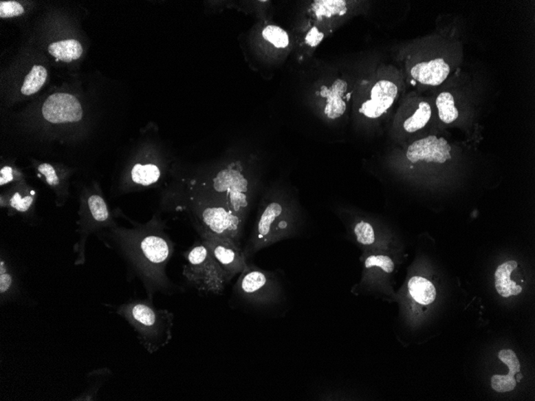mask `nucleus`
<instances>
[{
  "label": "nucleus",
  "instance_id": "20e7f679",
  "mask_svg": "<svg viewBox=\"0 0 535 401\" xmlns=\"http://www.w3.org/2000/svg\"><path fill=\"white\" fill-rule=\"evenodd\" d=\"M232 291L237 304L256 312L274 310L286 300L280 274L264 270L252 263L240 274Z\"/></svg>",
  "mask_w": 535,
  "mask_h": 401
},
{
  "label": "nucleus",
  "instance_id": "9b49d317",
  "mask_svg": "<svg viewBox=\"0 0 535 401\" xmlns=\"http://www.w3.org/2000/svg\"><path fill=\"white\" fill-rule=\"evenodd\" d=\"M397 92L395 83L386 80L378 81L371 89L369 99L364 101L359 109L360 113L368 119L380 118L393 106Z\"/></svg>",
  "mask_w": 535,
  "mask_h": 401
},
{
  "label": "nucleus",
  "instance_id": "39448f33",
  "mask_svg": "<svg viewBox=\"0 0 535 401\" xmlns=\"http://www.w3.org/2000/svg\"><path fill=\"white\" fill-rule=\"evenodd\" d=\"M187 208L195 228L230 238L241 246L245 222L221 199L195 188L188 195Z\"/></svg>",
  "mask_w": 535,
  "mask_h": 401
},
{
  "label": "nucleus",
  "instance_id": "473e14b6",
  "mask_svg": "<svg viewBox=\"0 0 535 401\" xmlns=\"http://www.w3.org/2000/svg\"><path fill=\"white\" fill-rule=\"evenodd\" d=\"M516 375H517L516 381H518V382H520V381H521V380L523 378V376L521 373H520V371Z\"/></svg>",
  "mask_w": 535,
  "mask_h": 401
},
{
  "label": "nucleus",
  "instance_id": "412c9836",
  "mask_svg": "<svg viewBox=\"0 0 535 401\" xmlns=\"http://www.w3.org/2000/svg\"><path fill=\"white\" fill-rule=\"evenodd\" d=\"M160 177V171L157 165L135 164L132 169V180L136 184L144 186L152 185L157 183Z\"/></svg>",
  "mask_w": 535,
  "mask_h": 401
},
{
  "label": "nucleus",
  "instance_id": "9d476101",
  "mask_svg": "<svg viewBox=\"0 0 535 401\" xmlns=\"http://www.w3.org/2000/svg\"><path fill=\"white\" fill-rule=\"evenodd\" d=\"M451 147L444 138L430 136L413 142L408 147L406 159L412 164L418 161L444 164L451 159Z\"/></svg>",
  "mask_w": 535,
  "mask_h": 401
},
{
  "label": "nucleus",
  "instance_id": "2eb2a0df",
  "mask_svg": "<svg viewBox=\"0 0 535 401\" xmlns=\"http://www.w3.org/2000/svg\"><path fill=\"white\" fill-rule=\"evenodd\" d=\"M408 295L413 301L422 305L432 304L436 298V290L427 279L419 276L410 278L407 282Z\"/></svg>",
  "mask_w": 535,
  "mask_h": 401
},
{
  "label": "nucleus",
  "instance_id": "393cba45",
  "mask_svg": "<svg viewBox=\"0 0 535 401\" xmlns=\"http://www.w3.org/2000/svg\"><path fill=\"white\" fill-rule=\"evenodd\" d=\"M89 209L94 221L103 224L109 221V213L108 207L99 195H94L89 199Z\"/></svg>",
  "mask_w": 535,
  "mask_h": 401
},
{
  "label": "nucleus",
  "instance_id": "b1692460",
  "mask_svg": "<svg viewBox=\"0 0 535 401\" xmlns=\"http://www.w3.org/2000/svg\"><path fill=\"white\" fill-rule=\"evenodd\" d=\"M262 36L265 41L272 43L277 48H285L289 46L290 38L288 33L280 27L270 25L267 26L263 32Z\"/></svg>",
  "mask_w": 535,
  "mask_h": 401
},
{
  "label": "nucleus",
  "instance_id": "423d86ee",
  "mask_svg": "<svg viewBox=\"0 0 535 401\" xmlns=\"http://www.w3.org/2000/svg\"><path fill=\"white\" fill-rule=\"evenodd\" d=\"M225 202L237 216L246 221L256 197V189L251 180L243 173L240 164L218 172L212 180L210 187L200 189Z\"/></svg>",
  "mask_w": 535,
  "mask_h": 401
},
{
  "label": "nucleus",
  "instance_id": "5701e85b",
  "mask_svg": "<svg viewBox=\"0 0 535 401\" xmlns=\"http://www.w3.org/2000/svg\"><path fill=\"white\" fill-rule=\"evenodd\" d=\"M47 72L43 66H34L24 80L21 92L31 96L40 91L47 80Z\"/></svg>",
  "mask_w": 535,
  "mask_h": 401
},
{
  "label": "nucleus",
  "instance_id": "dca6fc26",
  "mask_svg": "<svg viewBox=\"0 0 535 401\" xmlns=\"http://www.w3.org/2000/svg\"><path fill=\"white\" fill-rule=\"evenodd\" d=\"M313 14L318 21H329L347 12V3L344 0H317L312 5Z\"/></svg>",
  "mask_w": 535,
  "mask_h": 401
},
{
  "label": "nucleus",
  "instance_id": "4be33fe9",
  "mask_svg": "<svg viewBox=\"0 0 535 401\" xmlns=\"http://www.w3.org/2000/svg\"><path fill=\"white\" fill-rule=\"evenodd\" d=\"M111 375V371L109 369H97L91 371L87 376L89 378V384L85 392L77 398L76 400H94L98 393V391L106 380Z\"/></svg>",
  "mask_w": 535,
  "mask_h": 401
},
{
  "label": "nucleus",
  "instance_id": "f03ea898",
  "mask_svg": "<svg viewBox=\"0 0 535 401\" xmlns=\"http://www.w3.org/2000/svg\"><path fill=\"white\" fill-rule=\"evenodd\" d=\"M153 225L138 231L124 232L126 247L133 265L143 279L149 299L155 292L171 293L173 285L165 275L164 268L173 255V246L169 239Z\"/></svg>",
  "mask_w": 535,
  "mask_h": 401
},
{
  "label": "nucleus",
  "instance_id": "7c9ffc66",
  "mask_svg": "<svg viewBox=\"0 0 535 401\" xmlns=\"http://www.w3.org/2000/svg\"><path fill=\"white\" fill-rule=\"evenodd\" d=\"M38 170L45 175L47 182L50 185L54 186L59 184V178H58L56 171L52 165L42 164L39 166Z\"/></svg>",
  "mask_w": 535,
  "mask_h": 401
},
{
  "label": "nucleus",
  "instance_id": "bb28decb",
  "mask_svg": "<svg viewBox=\"0 0 535 401\" xmlns=\"http://www.w3.org/2000/svg\"><path fill=\"white\" fill-rule=\"evenodd\" d=\"M499 358L501 361L507 365L510 369L508 376L514 378L520 371V363L516 354L510 349L501 350L499 354Z\"/></svg>",
  "mask_w": 535,
  "mask_h": 401
},
{
  "label": "nucleus",
  "instance_id": "a211bd4d",
  "mask_svg": "<svg viewBox=\"0 0 535 401\" xmlns=\"http://www.w3.org/2000/svg\"><path fill=\"white\" fill-rule=\"evenodd\" d=\"M432 114L431 107L427 102H421L417 109L412 116L403 122V129L407 133H415L421 130L430 121Z\"/></svg>",
  "mask_w": 535,
  "mask_h": 401
},
{
  "label": "nucleus",
  "instance_id": "f8f14e48",
  "mask_svg": "<svg viewBox=\"0 0 535 401\" xmlns=\"http://www.w3.org/2000/svg\"><path fill=\"white\" fill-rule=\"evenodd\" d=\"M348 85L342 79L334 80L331 85L320 87L318 94L323 100V115L331 121L338 120L347 110Z\"/></svg>",
  "mask_w": 535,
  "mask_h": 401
},
{
  "label": "nucleus",
  "instance_id": "cd10ccee",
  "mask_svg": "<svg viewBox=\"0 0 535 401\" xmlns=\"http://www.w3.org/2000/svg\"><path fill=\"white\" fill-rule=\"evenodd\" d=\"M24 9L21 3L16 1H2L0 3V17L11 18L21 16Z\"/></svg>",
  "mask_w": 535,
  "mask_h": 401
},
{
  "label": "nucleus",
  "instance_id": "0eeeda50",
  "mask_svg": "<svg viewBox=\"0 0 535 401\" xmlns=\"http://www.w3.org/2000/svg\"><path fill=\"white\" fill-rule=\"evenodd\" d=\"M186 260L183 274L189 285L206 294H222L228 283L226 274L201 241L189 248Z\"/></svg>",
  "mask_w": 535,
  "mask_h": 401
},
{
  "label": "nucleus",
  "instance_id": "aec40b11",
  "mask_svg": "<svg viewBox=\"0 0 535 401\" xmlns=\"http://www.w3.org/2000/svg\"><path fill=\"white\" fill-rule=\"evenodd\" d=\"M436 105L439 110V118L445 124L453 123L459 118V112L455 107V98L450 92H441L437 96Z\"/></svg>",
  "mask_w": 535,
  "mask_h": 401
},
{
  "label": "nucleus",
  "instance_id": "6ab92c4d",
  "mask_svg": "<svg viewBox=\"0 0 535 401\" xmlns=\"http://www.w3.org/2000/svg\"><path fill=\"white\" fill-rule=\"evenodd\" d=\"M19 301V293L14 288V279L8 271L6 263L1 260L0 263V303L6 305L9 302Z\"/></svg>",
  "mask_w": 535,
  "mask_h": 401
},
{
  "label": "nucleus",
  "instance_id": "f257e3e1",
  "mask_svg": "<svg viewBox=\"0 0 535 401\" xmlns=\"http://www.w3.org/2000/svg\"><path fill=\"white\" fill-rule=\"evenodd\" d=\"M303 225L298 195L281 188L270 190L261 199L250 237L242 248L246 261L262 249L299 236Z\"/></svg>",
  "mask_w": 535,
  "mask_h": 401
},
{
  "label": "nucleus",
  "instance_id": "a878e982",
  "mask_svg": "<svg viewBox=\"0 0 535 401\" xmlns=\"http://www.w3.org/2000/svg\"><path fill=\"white\" fill-rule=\"evenodd\" d=\"M517 381L508 375H494L491 378V386L496 392L507 393L516 387Z\"/></svg>",
  "mask_w": 535,
  "mask_h": 401
},
{
  "label": "nucleus",
  "instance_id": "6e6552de",
  "mask_svg": "<svg viewBox=\"0 0 535 401\" xmlns=\"http://www.w3.org/2000/svg\"><path fill=\"white\" fill-rule=\"evenodd\" d=\"M196 229L202 243L226 272L228 283L248 267L249 262L243 254L241 246L230 238L218 236L202 228Z\"/></svg>",
  "mask_w": 535,
  "mask_h": 401
},
{
  "label": "nucleus",
  "instance_id": "c756f323",
  "mask_svg": "<svg viewBox=\"0 0 535 401\" xmlns=\"http://www.w3.org/2000/svg\"><path fill=\"white\" fill-rule=\"evenodd\" d=\"M325 33L317 27H313L306 34L305 42L311 47H318L324 40Z\"/></svg>",
  "mask_w": 535,
  "mask_h": 401
},
{
  "label": "nucleus",
  "instance_id": "ddd939ff",
  "mask_svg": "<svg viewBox=\"0 0 535 401\" xmlns=\"http://www.w3.org/2000/svg\"><path fill=\"white\" fill-rule=\"evenodd\" d=\"M450 67L444 58H435L429 62H421L412 67L411 75L420 84L439 86L448 77Z\"/></svg>",
  "mask_w": 535,
  "mask_h": 401
},
{
  "label": "nucleus",
  "instance_id": "4468645a",
  "mask_svg": "<svg viewBox=\"0 0 535 401\" xmlns=\"http://www.w3.org/2000/svg\"><path fill=\"white\" fill-rule=\"evenodd\" d=\"M518 268V263L509 261L503 263L496 269L494 273L495 288L499 294L508 298L518 296L523 292V288L512 280V272Z\"/></svg>",
  "mask_w": 535,
  "mask_h": 401
},
{
  "label": "nucleus",
  "instance_id": "c85d7f7f",
  "mask_svg": "<svg viewBox=\"0 0 535 401\" xmlns=\"http://www.w3.org/2000/svg\"><path fill=\"white\" fill-rule=\"evenodd\" d=\"M32 197H22L21 195L16 194L11 199V205L13 208L19 212L24 213L28 211L32 204Z\"/></svg>",
  "mask_w": 535,
  "mask_h": 401
},
{
  "label": "nucleus",
  "instance_id": "2f4dec72",
  "mask_svg": "<svg viewBox=\"0 0 535 401\" xmlns=\"http://www.w3.org/2000/svg\"><path fill=\"white\" fill-rule=\"evenodd\" d=\"M13 180L12 169L4 167L0 172V184L1 186L6 184Z\"/></svg>",
  "mask_w": 535,
  "mask_h": 401
},
{
  "label": "nucleus",
  "instance_id": "f3484780",
  "mask_svg": "<svg viewBox=\"0 0 535 401\" xmlns=\"http://www.w3.org/2000/svg\"><path fill=\"white\" fill-rule=\"evenodd\" d=\"M48 52L57 61L72 62L80 58L83 54V47L79 42L76 40H67L53 43L48 47Z\"/></svg>",
  "mask_w": 535,
  "mask_h": 401
},
{
  "label": "nucleus",
  "instance_id": "7ed1b4c3",
  "mask_svg": "<svg viewBox=\"0 0 535 401\" xmlns=\"http://www.w3.org/2000/svg\"><path fill=\"white\" fill-rule=\"evenodd\" d=\"M116 314L129 323L141 345L150 354L167 346L173 339L174 315L157 309L153 300H131L116 309Z\"/></svg>",
  "mask_w": 535,
  "mask_h": 401
},
{
  "label": "nucleus",
  "instance_id": "1a4fd4ad",
  "mask_svg": "<svg viewBox=\"0 0 535 401\" xmlns=\"http://www.w3.org/2000/svg\"><path fill=\"white\" fill-rule=\"evenodd\" d=\"M43 116L52 124L73 123L82 119L80 102L67 93H56L47 98L43 105Z\"/></svg>",
  "mask_w": 535,
  "mask_h": 401
}]
</instances>
